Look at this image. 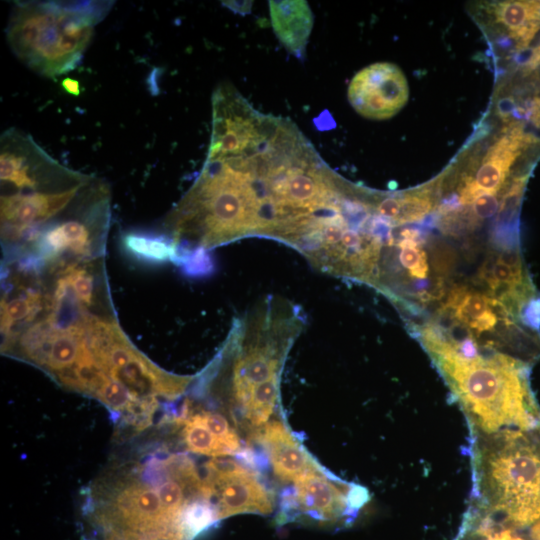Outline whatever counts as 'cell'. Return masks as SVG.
Here are the masks:
<instances>
[{"mask_svg": "<svg viewBox=\"0 0 540 540\" xmlns=\"http://www.w3.org/2000/svg\"><path fill=\"white\" fill-rule=\"evenodd\" d=\"M462 407L471 434L540 429V408L529 384V363L490 350L466 358L439 333L422 342Z\"/></svg>", "mask_w": 540, "mask_h": 540, "instance_id": "cell-1", "label": "cell"}, {"mask_svg": "<svg viewBox=\"0 0 540 540\" xmlns=\"http://www.w3.org/2000/svg\"><path fill=\"white\" fill-rule=\"evenodd\" d=\"M472 503L514 528L540 519V429L471 434Z\"/></svg>", "mask_w": 540, "mask_h": 540, "instance_id": "cell-2", "label": "cell"}, {"mask_svg": "<svg viewBox=\"0 0 540 540\" xmlns=\"http://www.w3.org/2000/svg\"><path fill=\"white\" fill-rule=\"evenodd\" d=\"M113 1H18L6 26L7 42L29 69L45 77L72 71L81 62L95 27Z\"/></svg>", "mask_w": 540, "mask_h": 540, "instance_id": "cell-3", "label": "cell"}, {"mask_svg": "<svg viewBox=\"0 0 540 540\" xmlns=\"http://www.w3.org/2000/svg\"><path fill=\"white\" fill-rule=\"evenodd\" d=\"M32 182L1 187V227L5 239H37L40 229L72 208L93 178L60 164L39 145L32 161Z\"/></svg>", "mask_w": 540, "mask_h": 540, "instance_id": "cell-4", "label": "cell"}, {"mask_svg": "<svg viewBox=\"0 0 540 540\" xmlns=\"http://www.w3.org/2000/svg\"><path fill=\"white\" fill-rule=\"evenodd\" d=\"M409 87L402 70L389 62L364 67L349 83L348 100L361 116L385 120L395 116L407 103Z\"/></svg>", "mask_w": 540, "mask_h": 540, "instance_id": "cell-5", "label": "cell"}, {"mask_svg": "<svg viewBox=\"0 0 540 540\" xmlns=\"http://www.w3.org/2000/svg\"><path fill=\"white\" fill-rule=\"evenodd\" d=\"M531 141L530 137L519 129H514L497 140L487 151L475 177L463 180L460 202L471 204L483 194L497 193L522 148Z\"/></svg>", "mask_w": 540, "mask_h": 540, "instance_id": "cell-6", "label": "cell"}, {"mask_svg": "<svg viewBox=\"0 0 540 540\" xmlns=\"http://www.w3.org/2000/svg\"><path fill=\"white\" fill-rule=\"evenodd\" d=\"M353 487L344 492L328 478L312 471L295 481V499L300 509L313 518L334 521L348 509L356 511L351 504Z\"/></svg>", "mask_w": 540, "mask_h": 540, "instance_id": "cell-7", "label": "cell"}, {"mask_svg": "<svg viewBox=\"0 0 540 540\" xmlns=\"http://www.w3.org/2000/svg\"><path fill=\"white\" fill-rule=\"evenodd\" d=\"M260 439L280 479L295 482L303 475L315 471V464L283 423H267Z\"/></svg>", "mask_w": 540, "mask_h": 540, "instance_id": "cell-8", "label": "cell"}, {"mask_svg": "<svg viewBox=\"0 0 540 540\" xmlns=\"http://www.w3.org/2000/svg\"><path fill=\"white\" fill-rule=\"evenodd\" d=\"M216 492L218 520L240 513L270 514L273 510L271 495L254 472L216 484L213 494Z\"/></svg>", "mask_w": 540, "mask_h": 540, "instance_id": "cell-9", "label": "cell"}, {"mask_svg": "<svg viewBox=\"0 0 540 540\" xmlns=\"http://www.w3.org/2000/svg\"><path fill=\"white\" fill-rule=\"evenodd\" d=\"M271 24L288 52L303 59L313 27V14L306 1H270Z\"/></svg>", "mask_w": 540, "mask_h": 540, "instance_id": "cell-10", "label": "cell"}, {"mask_svg": "<svg viewBox=\"0 0 540 540\" xmlns=\"http://www.w3.org/2000/svg\"><path fill=\"white\" fill-rule=\"evenodd\" d=\"M492 12L519 49L526 48L540 30V1H501Z\"/></svg>", "mask_w": 540, "mask_h": 540, "instance_id": "cell-11", "label": "cell"}, {"mask_svg": "<svg viewBox=\"0 0 540 540\" xmlns=\"http://www.w3.org/2000/svg\"><path fill=\"white\" fill-rule=\"evenodd\" d=\"M124 246L135 256L153 262H177L178 248L172 240L164 237L129 233L123 238Z\"/></svg>", "mask_w": 540, "mask_h": 540, "instance_id": "cell-12", "label": "cell"}, {"mask_svg": "<svg viewBox=\"0 0 540 540\" xmlns=\"http://www.w3.org/2000/svg\"><path fill=\"white\" fill-rule=\"evenodd\" d=\"M43 306L39 293L28 290L26 293L1 302V331L8 336L13 325L35 319Z\"/></svg>", "mask_w": 540, "mask_h": 540, "instance_id": "cell-13", "label": "cell"}, {"mask_svg": "<svg viewBox=\"0 0 540 540\" xmlns=\"http://www.w3.org/2000/svg\"><path fill=\"white\" fill-rule=\"evenodd\" d=\"M185 444L191 452L211 455L226 456L232 452L207 428L200 414L189 418L183 429Z\"/></svg>", "mask_w": 540, "mask_h": 540, "instance_id": "cell-14", "label": "cell"}, {"mask_svg": "<svg viewBox=\"0 0 540 540\" xmlns=\"http://www.w3.org/2000/svg\"><path fill=\"white\" fill-rule=\"evenodd\" d=\"M278 376L257 385L251 391L245 405L247 419L254 426L267 423L278 397Z\"/></svg>", "mask_w": 540, "mask_h": 540, "instance_id": "cell-15", "label": "cell"}, {"mask_svg": "<svg viewBox=\"0 0 540 540\" xmlns=\"http://www.w3.org/2000/svg\"><path fill=\"white\" fill-rule=\"evenodd\" d=\"M205 500L193 502L183 508L177 528L184 537H194L218 520L217 511Z\"/></svg>", "mask_w": 540, "mask_h": 540, "instance_id": "cell-16", "label": "cell"}, {"mask_svg": "<svg viewBox=\"0 0 540 540\" xmlns=\"http://www.w3.org/2000/svg\"><path fill=\"white\" fill-rule=\"evenodd\" d=\"M59 279L66 285L79 304L84 306L92 305L94 278L85 268L73 264L68 265L60 273Z\"/></svg>", "mask_w": 540, "mask_h": 540, "instance_id": "cell-17", "label": "cell"}, {"mask_svg": "<svg viewBox=\"0 0 540 540\" xmlns=\"http://www.w3.org/2000/svg\"><path fill=\"white\" fill-rule=\"evenodd\" d=\"M94 397L115 411H132L143 401L134 397L124 385L110 377L97 390Z\"/></svg>", "mask_w": 540, "mask_h": 540, "instance_id": "cell-18", "label": "cell"}, {"mask_svg": "<svg viewBox=\"0 0 540 540\" xmlns=\"http://www.w3.org/2000/svg\"><path fill=\"white\" fill-rule=\"evenodd\" d=\"M164 514L171 523L177 524L178 518L185 507L183 489L174 480L166 481L157 489Z\"/></svg>", "mask_w": 540, "mask_h": 540, "instance_id": "cell-19", "label": "cell"}, {"mask_svg": "<svg viewBox=\"0 0 540 540\" xmlns=\"http://www.w3.org/2000/svg\"><path fill=\"white\" fill-rule=\"evenodd\" d=\"M200 416L207 428L232 452V454L241 449L238 435L222 415L213 412H203L200 413Z\"/></svg>", "mask_w": 540, "mask_h": 540, "instance_id": "cell-20", "label": "cell"}, {"mask_svg": "<svg viewBox=\"0 0 540 540\" xmlns=\"http://www.w3.org/2000/svg\"><path fill=\"white\" fill-rule=\"evenodd\" d=\"M486 310H488V297L480 293L470 292L463 304L456 310L454 318L467 326Z\"/></svg>", "mask_w": 540, "mask_h": 540, "instance_id": "cell-21", "label": "cell"}, {"mask_svg": "<svg viewBox=\"0 0 540 540\" xmlns=\"http://www.w3.org/2000/svg\"><path fill=\"white\" fill-rule=\"evenodd\" d=\"M498 201L494 195L483 194L472 203V212L479 218H489L498 209Z\"/></svg>", "mask_w": 540, "mask_h": 540, "instance_id": "cell-22", "label": "cell"}, {"mask_svg": "<svg viewBox=\"0 0 540 540\" xmlns=\"http://www.w3.org/2000/svg\"><path fill=\"white\" fill-rule=\"evenodd\" d=\"M497 316L488 308L480 317L471 321L467 326L476 334L492 331L497 323Z\"/></svg>", "mask_w": 540, "mask_h": 540, "instance_id": "cell-23", "label": "cell"}, {"mask_svg": "<svg viewBox=\"0 0 540 540\" xmlns=\"http://www.w3.org/2000/svg\"><path fill=\"white\" fill-rule=\"evenodd\" d=\"M222 3L224 6H227L232 11L242 14L249 13L252 6L251 1H223Z\"/></svg>", "mask_w": 540, "mask_h": 540, "instance_id": "cell-24", "label": "cell"}, {"mask_svg": "<svg viewBox=\"0 0 540 540\" xmlns=\"http://www.w3.org/2000/svg\"><path fill=\"white\" fill-rule=\"evenodd\" d=\"M62 86L68 93H71L74 95L79 94V84L73 79L65 78L62 81Z\"/></svg>", "mask_w": 540, "mask_h": 540, "instance_id": "cell-25", "label": "cell"}, {"mask_svg": "<svg viewBox=\"0 0 540 540\" xmlns=\"http://www.w3.org/2000/svg\"><path fill=\"white\" fill-rule=\"evenodd\" d=\"M530 536L532 540H540V519L532 526Z\"/></svg>", "mask_w": 540, "mask_h": 540, "instance_id": "cell-26", "label": "cell"}]
</instances>
